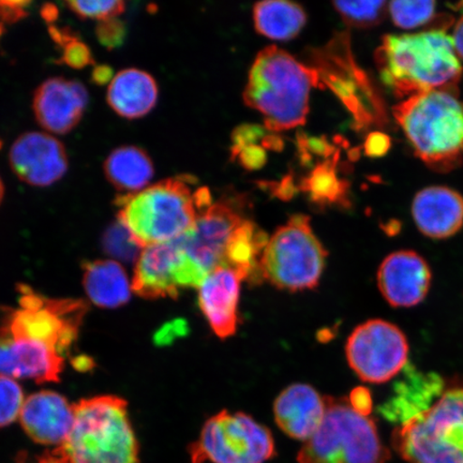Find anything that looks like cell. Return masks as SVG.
<instances>
[{"label":"cell","instance_id":"1","mask_svg":"<svg viewBox=\"0 0 463 463\" xmlns=\"http://www.w3.org/2000/svg\"><path fill=\"white\" fill-rule=\"evenodd\" d=\"M19 306L0 307V374L58 382L78 340L87 305L53 299L20 286Z\"/></svg>","mask_w":463,"mask_h":463},{"label":"cell","instance_id":"2","mask_svg":"<svg viewBox=\"0 0 463 463\" xmlns=\"http://www.w3.org/2000/svg\"><path fill=\"white\" fill-rule=\"evenodd\" d=\"M381 80L399 98L432 90H455L462 77L453 37L432 29L387 34L375 53Z\"/></svg>","mask_w":463,"mask_h":463},{"label":"cell","instance_id":"3","mask_svg":"<svg viewBox=\"0 0 463 463\" xmlns=\"http://www.w3.org/2000/svg\"><path fill=\"white\" fill-rule=\"evenodd\" d=\"M71 433L43 463H138V443L124 399L98 396L73 404Z\"/></svg>","mask_w":463,"mask_h":463},{"label":"cell","instance_id":"4","mask_svg":"<svg viewBox=\"0 0 463 463\" xmlns=\"http://www.w3.org/2000/svg\"><path fill=\"white\" fill-rule=\"evenodd\" d=\"M320 80L317 69L271 45L260 51L253 62L244 100L264 116L266 129L297 128L306 123L310 91Z\"/></svg>","mask_w":463,"mask_h":463},{"label":"cell","instance_id":"5","mask_svg":"<svg viewBox=\"0 0 463 463\" xmlns=\"http://www.w3.org/2000/svg\"><path fill=\"white\" fill-rule=\"evenodd\" d=\"M391 441L407 463H463V378L443 383L427 407L407 411Z\"/></svg>","mask_w":463,"mask_h":463},{"label":"cell","instance_id":"6","mask_svg":"<svg viewBox=\"0 0 463 463\" xmlns=\"http://www.w3.org/2000/svg\"><path fill=\"white\" fill-rule=\"evenodd\" d=\"M414 153L437 172L463 160V101L455 90H432L408 98L392 109Z\"/></svg>","mask_w":463,"mask_h":463},{"label":"cell","instance_id":"7","mask_svg":"<svg viewBox=\"0 0 463 463\" xmlns=\"http://www.w3.org/2000/svg\"><path fill=\"white\" fill-rule=\"evenodd\" d=\"M118 220L142 249L179 239L193 230L199 212L189 181L165 179L115 200Z\"/></svg>","mask_w":463,"mask_h":463},{"label":"cell","instance_id":"8","mask_svg":"<svg viewBox=\"0 0 463 463\" xmlns=\"http://www.w3.org/2000/svg\"><path fill=\"white\" fill-rule=\"evenodd\" d=\"M322 425L298 455V463H386L390 450L370 416L358 413L347 398L326 396Z\"/></svg>","mask_w":463,"mask_h":463},{"label":"cell","instance_id":"9","mask_svg":"<svg viewBox=\"0 0 463 463\" xmlns=\"http://www.w3.org/2000/svg\"><path fill=\"white\" fill-rule=\"evenodd\" d=\"M326 258L310 219L294 215L269 240L260 259V273L278 288L304 291L318 285Z\"/></svg>","mask_w":463,"mask_h":463},{"label":"cell","instance_id":"10","mask_svg":"<svg viewBox=\"0 0 463 463\" xmlns=\"http://www.w3.org/2000/svg\"><path fill=\"white\" fill-rule=\"evenodd\" d=\"M191 463H265L276 455L273 434L251 416L222 411L189 447Z\"/></svg>","mask_w":463,"mask_h":463},{"label":"cell","instance_id":"11","mask_svg":"<svg viewBox=\"0 0 463 463\" xmlns=\"http://www.w3.org/2000/svg\"><path fill=\"white\" fill-rule=\"evenodd\" d=\"M347 363L368 383L391 381L408 363L409 343L395 324L373 318L357 326L345 345Z\"/></svg>","mask_w":463,"mask_h":463},{"label":"cell","instance_id":"12","mask_svg":"<svg viewBox=\"0 0 463 463\" xmlns=\"http://www.w3.org/2000/svg\"><path fill=\"white\" fill-rule=\"evenodd\" d=\"M206 276L177 239L143 249L137 260L132 289L143 298H175L182 289L199 288Z\"/></svg>","mask_w":463,"mask_h":463},{"label":"cell","instance_id":"13","mask_svg":"<svg viewBox=\"0 0 463 463\" xmlns=\"http://www.w3.org/2000/svg\"><path fill=\"white\" fill-rule=\"evenodd\" d=\"M246 220L228 203L218 202L200 212L193 230L178 240L189 258L208 275L225 269L232 242Z\"/></svg>","mask_w":463,"mask_h":463},{"label":"cell","instance_id":"14","mask_svg":"<svg viewBox=\"0 0 463 463\" xmlns=\"http://www.w3.org/2000/svg\"><path fill=\"white\" fill-rule=\"evenodd\" d=\"M11 170L33 187H48L68 171V154L56 137L43 132H27L16 138L10 149Z\"/></svg>","mask_w":463,"mask_h":463},{"label":"cell","instance_id":"15","mask_svg":"<svg viewBox=\"0 0 463 463\" xmlns=\"http://www.w3.org/2000/svg\"><path fill=\"white\" fill-rule=\"evenodd\" d=\"M378 287L393 308H411L430 293L432 274L426 260L412 250L392 252L381 263Z\"/></svg>","mask_w":463,"mask_h":463},{"label":"cell","instance_id":"16","mask_svg":"<svg viewBox=\"0 0 463 463\" xmlns=\"http://www.w3.org/2000/svg\"><path fill=\"white\" fill-rule=\"evenodd\" d=\"M87 102L89 92L83 84L52 78L34 91L33 109L43 128L56 135H66L82 119Z\"/></svg>","mask_w":463,"mask_h":463},{"label":"cell","instance_id":"17","mask_svg":"<svg viewBox=\"0 0 463 463\" xmlns=\"http://www.w3.org/2000/svg\"><path fill=\"white\" fill-rule=\"evenodd\" d=\"M20 420L23 430L33 441L60 447L73 426V404L55 392H34L25 399Z\"/></svg>","mask_w":463,"mask_h":463},{"label":"cell","instance_id":"18","mask_svg":"<svg viewBox=\"0 0 463 463\" xmlns=\"http://www.w3.org/2000/svg\"><path fill=\"white\" fill-rule=\"evenodd\" d=\"M242 280L234 270L217 269L198 288L200 308L219 338L227 339L237 331Z\"/></svg>","mask_w":463,"mask_h":463},{"label":"cell","instance_id":"19","mask_svg":"<svg viewBox=\"0 0 463 463\" xmlns=\"http://www.w3.org/2000/svg\"><path fill=\"white\" fill-rule=\"evenodd\" d=\"M326 409V396L310 385L293 384L277 397L275 420L288 437L306 442L321 427Z\"/></svg>","mask_w":463,"mask_h":463},{"label":"cell","instance_id":"20","mask_svg":"<svg viewBox=\"0 0 463 463\" xmlns=\"http://www.w3.org/2000/svg\"><path fill=\"white\" fill-rule=\"evenodd\" d=\"M412 217L421 234L432 240L449 239L463 227V196L445 186L422 189L414 196Z\"/></svg>","mask_w":463,"mask_h":463},{"label":"cell","instance_id":"21","mask_svg":"<svg viewBox=\"0 0 463 463\" xmlns=\"http://www.w3.org/2000/svg\"><path fill=\"white\" fill-rule=\"evenodd\" d=\"M158 95V85L153 75L129 68L115 75L109 85L107 101L120 118L137 119L152 111Z\"/></svg>","mask_w":463,"mask_h":463},{"label":"cell","instance_id":"22","mask_svg":"<svg viewBox=\"0 0 463 463\" xmlns=\"http://www.w3.org/2000/svg\"><path fill=\"white\" fill-rule=\"evenodd\" d=\"M87 297L100 308L115 309L129 302L132 282L118 260H96L83 265Z\"/></svg>","mask_w":463,"mask_h":463},{"label":"cell","instance_id":"23","mask_svg":"<svg viewBox=\"0 0 463 463\" xmlns=\"http://www.w3.org/2000/svg\"><path fill=\"white\" fill-rule=\"evenodd\" d=\"M104 175L121 194H133L146 189L154 177V164L141 147L121 146L113 150L103 165Z\"/></svg>","mask_w":463,"mask_h":463},{"label":"cell","instance_id":"24","mask_svg":"<svg viewBox=\"0 0 463 463\" xmlns=\"http://www.w3.org/2000/svg\"><path fill=\"white\" fill-rule=\"evenodd\" d=\"M254 25L258 33L273 40H291L306 24L307 15L299 5L271 0L254 5Z\"/></svg>","mask_w":463,"mask_h":463},{"label":"cell","instance_id":"25","mask_svg":"<svg viewBox=\"0 0 463 463\" xmlns=\"http://www.w3.org/2000/svg\"><path fill=\"white\" fill-rule=\"evenodd\" d=\"M335 164L317 166L304 182V190L317 203H335L343 199L345 188L344 182L335 175Z\"/></svg>","mask_w":463,"mask_h":463},{"label":"cell","instance_id":"26","mask_svg":"<svg viewBox=\"0 0 463 463\" xmlns=\"http://www.w3.org/2000/svg\"><path fill=\"white\" fill-rule=\"evenodd\" d=\"M437 3L432 0L425 2H392L389 13L393 24L403 29H414L428 24L436 14Z\"/></svg>","mask_w":463,"mask_h":463},{"label":"cell","instance_id":"27","mask_svg":"<svg viewBox=\"0 0 463 463\" xmlns=\"http://www.w3.org/2000/svg\"><path fill=\"white\" fill-rule=\"evenodd\" d=\"M385 2H335L334 7L343 20L353 27L369 28L378 25L386 13Z\"/></svg>","mask_w":463,"mask_h":463},{"label":"cell","instance_id":"28","mask_svg":"<svg viewBox=\"0 0 463 463\" xmlns=\"http://www.w3.org/2000/svg\"><path fill=\"white\" fill-rule=\"evenodd\" d=\"M103 248L109 256L124 260H137L143 250L119 220L104 233Z\"/></svg>","mask_w":463,"mask_h":463},{"label":"cell","instance_id":"29","mask_svg":"<svg viewBox=\"0 0 463 463\" xmlns=\"http://www.w3.org/2000/svg\"><path fill=\"white\" fill-rule=\"evenodd\" d=\"M24 392L16 380L0 374V428L7 427L20 419Z\"/></svg>","mask_w":463,"mask_h":463},{"label":"cell","instance_id":"30","mask_svg":"<svg viewBox=\"0 0 463 463\" xmlns=\"http://www.w3.org/2000/svg\"><path fill=\"white\" fill-rule=\"evenodd\" d=\"M68 8L80 19H92L99 22L114 19L125 13L126 3L119 0L109 2H67Z\"/></svg>","mask_w":463,"mask_h":463},{"label":"cell","instance_id":"31","mask_svg":"<svg viewBox=\"0 0 463 463\" xmlns=\"http://www.w3.org/2000/svg\"><path fill=\"white\" fill-rule=\"evenodd\" d=\"M62 54L58 60L61 65H66L72 69H84L95 62L94 56L91 54L90 46L80 42L79 37H74L71 42L62 45Z\"/></svg>","mask_w":463,"mask_h":463},{"label":"cell","instance_id":"32","mask_svg":"<svg viewBox=\"0 0 463 463\" xmlns=\"http://www.w3.org/2000/svg\"><path fill=\"white\" fill-rule=\"evenodd\" d=\"M98 42L108 50H115L123 45L127 37V26L125 22L114 17L98 23L96 27Z\"/></svg>","mask_w":463,"mask_h":463},{"label":"cell","instance_id":"33","mask_svg":"<svg viewBox=\"0 0 463 463\" xmlns=\"http://www.w3.org/2000/svg\"><path fill=\"white\" fill-rule=\"evenodd\" d=\"M31 5V2H0V22L14 24L25 19Z\"/></svg>","mask_w":463,"mask_h":463},{"label":"cell","instance_id":"34","mask_svg":"<svg viewBox=\"0 0 463 463\" xmlns=\"http://www.w3.org/2000/svg\"><path fill=\"white\" fill-rule=\"evenodd\" d=\"M235 156H239L242 165L249 170L260 169L266 162V153L263 148L257 145H250L240 150Z\"/></svg>","mask_w":463,"mask_h":463},{"label":"cell","instance_id":"35","mask_svg":"<svg viewBox=\"0 0 463 463\" xmlns=\"http://www.w3.org/2000/svg\"><path fill=\"white\" fill-rule=\"evenodd\" d=\"M349 402L352 408L357 411L358 413L369 416L370 412H372V396H370L369 391L363 389V387L352 392Z\"/></svg>","mask_w":463,"mask_h":463},{"label":"cell","instance_id":"36","mask_svg":"<svg viewBox=\"0 0 463 463\" xmlns=\"http://www.w3.org/2000/svg\"><path fill=\"white\" fill-rule=\"evenodd\" d=\"M389 148V137L379 132H374L373 135H370L366 144H364V149H366L367 155L373 156V157L384 155Z\"/></svg>","mask_w":463,"mask_h":463},{"label":"cell","instance_id":"37","mask_svg":"<svg viewBox=\"0 0 463 463\" xmlns=\"http://www.w3.org/2000/svg\"><path fill=\"white\" fill-rule=\"evenodd\" d=\"M114 77L112 67L108 65L96 66L91 71V82L98 86L111 83Z\"/></svg>","mask_w":463,"mask_h":463},{"label":"cell","instance_id":"38","mask_svg":"<svg viewBox=\"0 0 463 463\" xmlns=\"http://www.w3.org/2000/svg\"><path fill=\"white\" fill-rule=\"evenodd\" d=\"M451 37L454 40L456 53L458 55L459 60L463 61V15L456 23L454 34Z\"/></svg>","mask_w":463,"mask_h":463},{"label":"cell","instance_id":"39","mask_svg":"<svg viewBox=\"0 0 463 463\" xmlns=\"http://www.w3.org/2000/svg\"><path fill=\"white\" fill-rule=\"evenodd\" d=\"M42 15L43 20L52 25V23L55 22L60 15V10L53 4H45L42 9Z\"/></svg>","mask_w":463,"mask_h":463},{"label":"cell","instance_id":"40","mask_svg":"<svg viewBox=\"0 0 463 463\" xmlns=\"http://www.w3.org/2000/svg\"><path fill=\"white\" fill-rule=\"evenodd\" d=\"M4 196H5V184L3 183L2 177H0V204H2Z\"/></svg>","mask_w":463,"mask_h":463},{"label":"cell","instance_id":"41","mask_svg":"<svg viewBox=\"0 0 463 463\" xmlns=\"http://www.w3.org/2000/svg\"><path fill=\"white\" fill-rule=\"evenodd\" d=\"M5 32L4 23L0 22V39L4 36V33Z\"/></svg>","mask_w":463,"mask_h":463},{"label":"cell","instance_id":"42","mask_svg":"<svg viewBox=\"0 0 463 463\" xmlns=\"http://www.w3.org/2000/svg\"><path fill=\"white\" fill-rule=\"evenodd\" d=\"M0 147H2V142H0Z\"/></svg>","mask_w":463,"mask_h":463},{"label":"cell","instance_id":"43","mask_svg":"<svg viewBox=\"0 0 463 463\" xmlns=\"http://www.w3.org/2000/svg\"><path fill=\"white\" fill-rule=\"evenodd\" d=\"M37 463H43V462L39 460Z\"/></svg>","mask_w":463,"mask_h":463}]
</instances>
